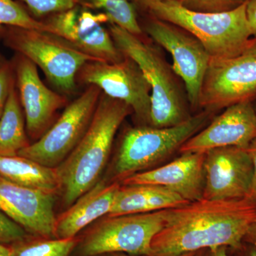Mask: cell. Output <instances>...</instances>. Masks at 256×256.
Listing matches in <instances>:
<instances>
[{
	"label": "cell",
	"mask_w": 256,
	"mask_h": 256,
	"mask_svg": "<svg viewBox=\"0 0 256 256\" xmlns=\"http://www.w3.org/2000/svg\"><path fill=\"white\" fill-rule=\"evenodd\" d=\"M110 33L121 53L137 64L151 88L150 126L174 127L192 117L186 92L178 84L176 74L160 52L140 36L110 24Z\"/></svg>",
	"instance_id": "cell-3"
},
{
	"label": "cell",
	"mask_w": 256,
	"mask_h": 256,
	"mask_svg": "<svg viewBox=\"0 0 256 256\" xmlns=\"http://www.w3.org/2000/svg\"><path fill=\"white\" fill-rule=\"evenodd\" d=\"M204 172V200H240L250 194L254 165L247 148L224 146L206 152Z\"/></svg>",
	"instance_id": "cell-13"
},
{
	"label": "cell",
	"mask_w": 256,
	"mask_h": 256,
	"mask_svg": "<svg viewBox=\"0 0 256 256\" xmlns=\"http://www.w3.org/2000/svg\"><path fill=\"white\" fill-rule=\"evenodd\" d=\"M78 3L84 8L101 10L110 24L136 36L142 35L136 10L129 0H78Z\"/></svg>",
	"instance_id": "cell-22"
},
{
	"label": "cell",
	"mask_w": 256,
	"mask_h": 256,
	"mask_svg": "<svg viewBox=\"0 0 256 256\" xmlns=\"http://www.w3.org/2000/svg\"><path fill=\"white\" fill-rule=\"evenodd\" d=\"M256 220V204L246 198H202L166 210L164 227L152 242V256H178L205 249L242 246Z\"/></svg>",
	"instance_id": "cell-1"
},
{
	"label": "cell",
	"mask_w": 256,
	"mask_h": 256,
	"mask_svg": "<svg viewBox=\"0 0 256 256\" xmlns=\"http://www.w3.org/2000/svg\"><path fill=\"white\" fill-rule=\"evenodd\" d=\"M248 0H180L186 9L200 12H224L230 11Z\"/></svg>",
	"instance_id": "cell-25"
},
{
	"label": "cell",
	"mask_w": 256,
	"mask_h": 256,
	"mask_svg": "<svg viewBox=\"0 0 256 256\" xmlns=\"http://www.w3.org/2000/svg\"><path fill=\"white\" fill-rule=\"evenodd\" d=\"M6 62V60H5L4 58H3L2 56L0 54V68H1L2 66H4Z\"/></svg>",
	"instance_id": "cell-38"
},
{
	"label": "cell",
	"mask_w": 256,
	"mask_h": 256,
	"mask_svg": "<svg viewBox=\"0 0 256 256\" xmlns=\"http://www.w3.org/2000/svg\"><path fill=\"white\" fill-rule=\"evenodd\" d=\"M205 152H183L163 166L122 180L124 185L153 184L178 194L190 202L203 198Z\"/></svg>",
	"instance_id": "cell-17"
},
{
	"label": "cell",
	"mask_w": 256,
	"mask_h": 256,
	"mask_svg": "<svg viewBox=\"0 0 256 256\" xmlns=\"http://www.w3.org/2000/svg\"><path fill=\"white\" fill-rule=\"evenodd\" d=\"M256 138V114L252 100L228 106L210 126L192 136L180 148L183 152H206L224 146L248 148Z\"/></svg>",
	"instance_id": "cell-16"
},
{
	"label": "cell",
	"mask_w": 256,
	"mask_h": 256,
	"mask_svg": "<svg viewBox=\"0 0 256 256\" xmlns=\"http://www.w3.org/2000/svg\"><path fill=\"white\" fill-rule=\"evenodd\" d=\"M252 46L256 47V36L252 38Z\"/></svg>",
	"instance_id": "cell-40"
},
{
	"label": "cell",
	"mask_w": 256,
	"mask_h": 256,
	"mask_svg": "<svg viewBox=\"0 0 256 256\" xmlns=\"http://www.w3.org/2000/svg\"><path fill=\"white\" fill-rule=\"evenodd\" d=\"M25 116L15 80L10 88L4 110L0 118V156H15L28 142Z\"/></svg>",
	"instance_id": "cell-21"
},
{
	"label": "cell",
	"mask_w": 256,
	"mask_h": 256,
	"mask_svg": "<svg viewBox=\"0 0 256 256\" xmlns=\"http://www.w3.org/2000/svg\"><path fill=\"white\" fill-rule=\"evenodd\" d=\"M136 4H138L140 8H142V9L148 10V8L150 6L151 4H154V3L159 2H169V1H176L180 2V0H132Z\"/></svg>",
	"instance_id": "cell-34"
},
{
	"label": "cell",
	"mask_w": 256,
	"mask_h": 256,
	"mask_svg": "<svg viewBox=\"0 0 256 256\" xmlns=\"http://www.w3.org/2000/svg\"><path fill=\"white\" fill-rule=\"evenodd\" d=\"M0 256H12V248L9 245L0 244Z\"/></svg>",
	"instance_id": "cell-35"
},
{
	"label": "cell",
	"mask_w": 256,
	"mask_h": 256,
	"mask_svg": "<svg viewBox=\"0 0 256 256\" xmlns=\"http://www.w3.org/2000/svg\"><path fill=\"white\" fill-rule=\"evenodd\" d=\"M246 4L224 12H200L186 9L180 2H159L151 4L148 11L196 37L210 58L224 60L242 54L252 45L254 36Z\"/></svg>",
	"instance_id": "cell-4"
},
{
	"label": "cell",
	"mask_w": 256,
	"mask_h": 256,
	"mask_svg": "<svg viewBox=\"0 0 256 256\" xmlns=\"http://www.w3.org/2000/svg\"><path fill=\"white\" fill-rule=\"evenodd\" d=\"M252 104H254V109H255L256 114V95L254 98L252 99Z\"/></svg>",
	"instance_id": "cell-39"
},
{
	"label": "cell",
	"mask_w": 256,
	"mask_h": 256,
	"mask_svg": "<svg viewBox=\"0 0 256 256\" xmlns=\"http://www.w3.org/2000/svg\"><path fill=\"white\" fill-rule=\"evenodd\" d=\"M232 250L236 252V256H256V247L246 242H244L242 246Z\"/></svg>",
	"instance_id": "cell-31"
},
{
	"label": "cell",
	"mask_w": 256,
	"mask_h": 256,
	"mask_svg": "<svg viewBox=\"0 0 256 256\" xmlns=\"http://www.w3.org/2000/svg\"><path fill=\"white\" fill-rule=\"evenodd\" d=\"M28 237L24 229L0 210V244L11 246Z\"/></svg>",
	"instance_id": "cell-27"
},
{
	"label": "cell",
	"mask_w": 256,
	"mask_h": 256,
	"mask_svg": "<svg viewBox=\"0 0 256 256\" xmlns=\"http://www.w3.org/2000/svg\"><path fill=\"white\" fill-rule=\"evenodd\" d=\"M256 95V47L224 60L210 58L200 95L198 108L220 110Z\"/></svg>",
	"instance_id": "cell-9"
},
{
	"label": "cell",
	"mask_w": 256,
	"mask_h": 256,
	"mask_svg": "<svg viewBox=\"0 0 256 256\" xmlns=\"http://www.w3.org/2000/svg\"><path fill=\"white\" fill-rule=\"evenodd\" d=\"M2 35L6 46L40 67L62 92H73L79 70L88 62H97L48 32L6 26Z\"/></svg>",
	"instance_id": "cell-6"
},
{
	"label": "cell",
	"mask_w": 256,
	"mask_h": 256,
	"mask_svg": "<svg viewBox=\"0 0 256 256\" xmlns=\"http://www.w3.org/2000/svg\"><path fill=\"white\" fill-rule=\"evenodd\" d=\"M101 90L90 86L69 104L52 127L36 142L18 153L44 166L56 168L66 159L86 132Z\"/></svg>",
	"instance_id": "cell-8"
},
{
	"label": "cell",
	"mask_w": 256,
	"mask_h": 256,
	"mask_svg": "<svg viewBox=\"0 0 256 256\" xmlns=\"http://www.w3.org/2000/svg\"><path fill=\"white\" fill-rule=\"evenodd\" d=\"M146 32L153 41L172 56V69L184 84L188 104L198 108L202 84L210 56L196 37L184 28L156 18L146 25Z\"/></svg>",
	"instance_id": "cell-10"
},
{
	"label": "cell",
	"mask_w": 256,
	"mask_h": 256,
	"mask_svg": "<svg viewBox=\"0 0 256 256\" xmlns=\"http://www.w3.org/2000/svg\"><path fill=\"white\" fill-rule=\"evenodd\" d=\"M166 210L108 216L86 237L80 246L82 256L126 254L152 256L151 244L164 227Z\"/></svg>",
	"instance_id": "cell-7"
},
{
	"label": "cell",
	"mask_w": 256,
	"mask_h": 256,
	"mask_svg": "<svg viewBox=\"0 0 256 256\" xmlns=\"http://www.w3.org/2000/svg\"></svg>",
	"instance_id": "cell-41"
},
{
	"label": "cell",
	"mask_w": 256,
	"mask_h": 256,
	"mask_svg": "<svg viewBox=\"0 0 256 256\" xmlns=\"http://www.w3.org/2000/svg\"><path fill=\"white\" fill-rule=\"evenodd\" d=\"M0 176L12 182L56 194L60 190L56 168L20 156H0Z\"/></svg>",
	"instance_id": "cell-20"
},
{
	"label": "cell",
	"mask_w": 256,
	"mask_h": 256,
	"mask_svg": "<svg viewBox=\"0 0 256 256\" xmlns=\"http://www.w3.org/2000/svg\"><path fill=\"white\" fill-rule=\"evenodd\" d=\"M55 194L22 186L0 176V210L28 235L56 238Z\"/></svg>",
	"instance_id": "cell-14"
},
{
	"label": "cell",
	"mask_w": 256,
	"mask_h": 256,
	"mask_svg": "<svg viewBox=\"0 0 256 256\" xmlns=\"http://www.w3.org/2000/svg\"><path fill=\"white\" fill-rule=\"evenodd\" d=\"M208 111L192 116L174 127L156 128L150 126L130 128L120 144L114 172L124 180L160 164L178 150L208 122Z\"/></svg>",
	"instance_id": "cell-5"
},
{
	"label": "cell",
	"mask_w": 256,
	"mask_h": 256,
	"mask_svg": "<svg viewBox=\"0 0 256 256\" xmlns=\"http://www.w3.org/2000/svg\"><path fill=\"white\" fill-rule=\"evenodd\" d=\"M247 149L252 158V165H254V178H252V190L246 198L256 204V138L250 142Z\"/></svg>",
	"instance_id": "cell-29"
},
{
	"label": "cell",
	"mask_w": 256,
	"mask_h": 256,
	"mask_svg": "<svg viewBox=\"0 0 256 256\" xmlns=\"http://www.w3.org/2000/svg\"><path fill=\"white\" fill-rule=\"evenodd\" d=\"M76 246L74 238H44L31 240L28 238L10 246L12 256H69Z\"/></svg>",
	"instance_id": "cell-23"
},
{
	"label": "cell",
	"mask_w": 256,
	"mask_h": 256,
	"mask_svg": "<svg viewBox=\"0 0 256 256\" xmlns=\"http://www.w3.org/2000/svg\"><path fill=\"white\" fill-rule=\"evenodd\" d=\"M82 78L104 94L126 102L149 126L151 88L136 62L124 56L117 62H90L82 68Z\"/></svg>",
	"instance_id": "cell-11"
},
{
	"label": "cell",
	"mask_w": 256,
	"mask_h": 256,
	"mask_svg": "<svg viewBox=\"0 0 256 256\" xmlns=\"http://www.w3.org/2000/svg\"><path fill=\"white\" fill-rule=\"evenodd\" d=\"M130 110L126 102L100 94L86 132L56 168L66 206H72L98 183L110 156L114 136Z\"/></svg>",
	"instance_id": "cell-2"
},
{
	"label": "cell",
	"mask_w": 256,
	"mask_h": 256,
	"mask_svg": "<svg viewBox=\"0 0 256 256\" xmlns=\"http://www.w3.org/2000/svg\"><path fill=\"white\" fill-rule=\"evenodd\" d=\"M120 186L118 182L96 184L56 218V238H74L88 225L108 215Z\"/></svg>",
	"instance_id": "cell-18"
},
{
	"label": "cell",
	"mask_w": 256,
	"mask_h": 256,
	"mask_svg": "<svg viewBox=\"0 0 256 256\" xmlns=\"http://www.w3.org/2000/svg\"><path fill=\"white\" fill-rule=\"evenodd\" d=\"M15 80L12 62H6L0 68V118L4 110L12 84Z\"/></svg>",
	"instance_id": "cell-28"
},
{
	"label": "cell",
	"mask_w": 256,
	"mask_h": 256,
	"mask_svg": "<svg viewBox=\"0 0 256 256\" xmlns=\"http://www.w3.org/2000/svg\"><path fill=\"white\" fill-rule=\"evenodd\" d=\"M4 26L38 30L50 33L46 23L41 22L30 15L14 0H0V34Z\"/></svg>",
	"instance_id": "cell-24"
},
{
	"label": "cell",
	"mask_w": 256,
	"mask_h": 256,
	"mask_svg": "<svg viewBox=\"0 0 256 256\" xmlns=\"http://www.w3.org/2000/svg\"><path fill=\"white\" fill-rule=\"evenodd\" d=\"M36 16L55 14L72 9L78 4V0H21Z\"/></svg>",
	"instance_id": "cell-26"
},
{
	"label": "cell",
	"mask_w": 256,
	"mask_h": 256,
	"mask_svg": "<svg viewBox=\"0 0 256 256\" xmlns=\"http://www.w3.org/2000/svg\"><path fill=\"white\" fill-rule=\"evenodd\" d=\"M195 256H206V249L205 250H198Z\"/></svg>",
	"instance_id": "cell-37"
},
{
	"label": "cell",
	"mask_w": 256,
	"mask_h": 256,
	"mask_svg": "<svg viewBox=\"0 0 256 256\" xmlns=\"http://www.w3.org/2000/svg\"><path fill=\"white\" fill-rule=\"evenodd\" d=\"M109 22L104 13L75 8L54 14L46 23L50 34L98 62H117L124 55L116 46L110 32L102 26Z\"/></svg>",
	"instance_id": "cell-12"
},
{
	"label": "cell",
	"mask_w": 256,
	"mask_h": 256,
	"mask_svg": "<svg viewBox=\"0 0 256 256\" xmlns=\"http://www.w3.org/2000/svg\"><path fill=\"white\" fill-rule=\"evenodd\" d=\"M206 256H229L228 247L220 246L206 249Z\"/></svg>",
	"instance_id": "cell-33"
},
{
	"label": "cell",
	"mask_w": 256,
	"mask_h": 256,
	"mask_svg": "<svg viewBox=\"0 0 256 256\" xmlns=\"http://www.w3.org/2000/svg\"><path fill=\"white\" fill-rule=\"evenodd\" d=\"M248 21L252 36H256V0H248L246 4Z\"/></svg>",
	"instance_id": "cell-30"
},
{
	"label": "cell",
	"mask_w": 256,
	"mask_h": 256,
	"mask_svg": "<svg viewBox=\"0 0 256 256\" xmlns=\"http://www.w3.org/2000/svg\"><path fill=\"white\" fill-rule=\"evenodd\" d=\"M190 202L178 194L158 185H124L118 190L108 216L170 210Z\"/></svg>",
	"instance_id": "cell-19"
},
{
	"label": "cell",
	"mask_w": 256,
	"mask_h": 256,
	"mask_svg": "<svg viewBox=\"0 0 256 256\" xmlns=\"http://www.w3.org/2000/svg\"><path fill=\"white\" fill-rule=\"evenodd\" d=\"M12 62L26 132L28 137L37 140L48 130L56 112L65 104V98L45 86L36 66L26 57L18 54Z\"/></svg>",
	"instance_id": "cell-15"
},
{
	"label": "cell",
	"mask_w": 256,
	"mask_h": 256,
	"mask_svg": "<svg viewBox=\"0 0 256 256\" xmlns=\"http://www.w3.org/2000/svg\"><path fill=\"white\" fill-rule=\"evenodd\" d=\"M196 252H188V254H182V255L178 256H195L196 255ZM111 256H130L128 255V254H121V252H117V254H111Z\"/></svg>",
	"instance_id": "cell-36"
},
{
	"label": "cell",
	"mask_w": 256,
	"mask_h": 256,
	"mask_svg": "<svg viewBox=\"0 0 256 256\" xmlns=\"http://www.w3.org/2000/svg\"><path fill=\"white\" fill-rule=\"evenodd\" d=\"M244 242L252 244L256 247V220L252 222L248 229L246 234L244 236Z\"/></svg>",
	"instance_id": "cell-32"
}]
</instances>
